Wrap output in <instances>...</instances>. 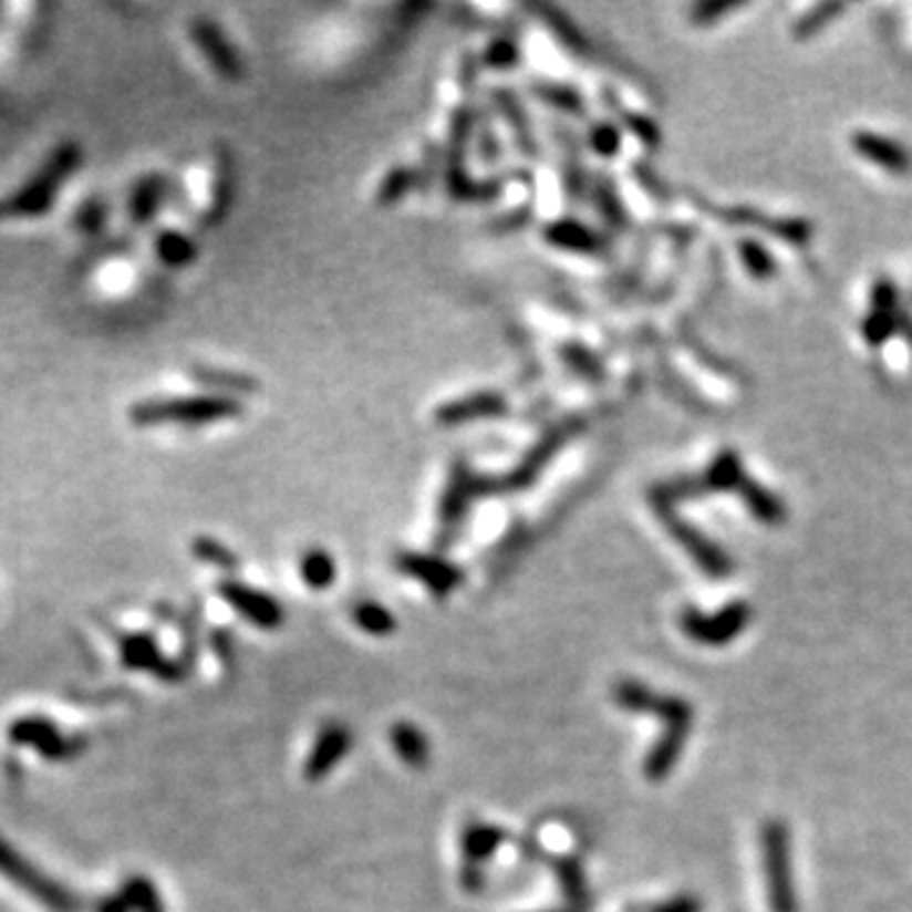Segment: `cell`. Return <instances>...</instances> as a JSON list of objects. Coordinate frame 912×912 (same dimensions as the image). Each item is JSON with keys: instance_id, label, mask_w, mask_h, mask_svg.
Listing matches in <instances>:
<instances>
[{"instance_id": "obj_1", "label": "cell", "mask_w": 912, "mask_h": 912, "mask_svg": "<svg viewBox=\"0 0 912 912\" xmlns=\"http://www.w3.org/2000/svg\"><path fill=\"white\" fill-rule=\"evenodd\" d=\"M84 160V151L76 143H61L49 153L41 168L23 183L19 190L0 200V221L13 218H39L54 208L59 193L64 190L66 180L79 170Z\"/></svg>"}, {"instance_id": "obj_2", "label": "cell", "mask_w": 912, "mask_h": 912, "mask_svg": "<svg viewBox=\"0 0 912 912\" xmlns=\"http://www.w3.org/2000/svg\"><path fill=\"white\" fill-rule=\"evenodd\" d=\"M243 406L239 398L216 396V393H190V396H160L137 401L129 408V421L139 428L153 426H208L218 421L239 418Z\"/></svg>"}, {"instance_id": "obj_3", "label": "cell", "mask_w": 912, "mask_h": 912, "mask_svg": "<svg viewBox=\"0 0 912 912\" xmlns=\"http://www.w3.org/2000/svg\"><path fill=\"white\" fill-rule=\"evenodd\" d=\"M0 874L6 877L8 882H13L15 888H21L25 894H31L33 900H39L41 905H46L54 912H76L79 900L72 892H66L61 884H56L51 877L43 874L39 867H33L29 859L15 852V849L8 844V841L0 837Z\"/></svg>"}, {"instance_id": "obj_4", "label": "cell", "mask_w": 912, "mask_h": 912, "mask_svg": "<svg viewBox=\"0 0 912 912\" xmlns=\"http://www.w3.org/2000/svg\"><path fill=\"white\" fill-rule=\"evenodd\" d=\"M479 487V475L469 469L467 462L456 459L449 469L442 502H438V546H446L459 532L471 502L481 497Z\"/></svg>"}, {"instance_id": "obj_5", "label": "cell", "mask_w": 912, "mask_h": 912, "mask_svg": "<svg viewBox=\"0 0 912 912\" xmlns=\"http://www.w3.org/2000/svg\"><path fill=\"white\" fill-rule=\"evenodd\" d=\"M190 41L218 76L228 79V82H239V79L243 76V64H241L239 51L234 49V43L228 41L224 29L216 21H210V19L193 21Z\"/></svg>"}, {"instance_id": "obj_6", "label": "cell", "mask_w": 912, "mask_h": 912, "mask_svg": "<svg viewBox=\"0 0 912 912\" xmlns=\"http://www.w3.org/2000/svg\"><path fill=\"white\" fill-rule=\"evenodd\" d=\"M507 408H510V403H507V398L499 391H475L467 393V396L442 403V406L434 411V421L442 428H456L471 424V421L499 418L507 414Z\"/></svg>"}, {"instance_id": "obj_7", "label": "cell", "mask_w": 912, "mask_h": 912, "mask_svg": "<svg viewBox=\"0 0 912 912\" xmlns=\"http://www.w3.org/2000/svg\"><path fill=\"white\" fill-rule=\"evenodd\" d=\"M11 740L29 745L49 760H66L79 753V740L69 738L46 717H21L11 725Z\"/></svg>"}, {"instance_id": "obj_8", "label": "cell", "mask_w": 912, "mask_h": 912, "mask_svg": "<svg viewBox=\"0 0 912 912\" xmlns=\"http://www.w3.org/2000/svg\"><path fill=\"white\" fill-rule=\"evenodd\" d=\"M396 566L401 573L416 578L424 583L434 595L452 593L462 581V570L449 560L438 556H426V552H401L396 558Z\"/></svg>"}, {"instance_id": "obj_9", "label": "cell", "mask_w": 912, "mask_h": 912, "mask_svg": "<svg viewBox=\"0 0 912 912\" xmlns=\"http://www.w3.org/2000/svg\"><path fill=\"white\" fill-rule=\"evenodd\" d=\"M542 239H546L550 247L568 253H581V257H599V253L607 251V239H603L595 228L585 226L581 218L573 216H563L550 221L542 228Z\"/></svg>"}, {"instance_id": "obj_10", "label": "cell", "mask_w": 912, "mask_h": 912, "mask_svg": "<svg viewBox=\"0 0 912 912\" xmlns=\"http://www.w3.org/2000/svg\"><path fill=\"white\" fill-rule=\"evenodd\" d=\"M656 510H660L666 530H670L674 538H677V542H680V546H684V550L692 552V558H695L697 563L707 570V573H715V576L723 573V570H725V556L713 546V542L705 538V535H699L695 528H692V525L680 520V517L672 512V505L656 502Z\"/></svg>"}, {"instance_id": "obj_11", "label": "cell", "mask_w": 912, "mask_h": 912, "mask_svg": "<svg viewBox=\"0 0 912 912\" xmlns=\"http://www.w3.org/2000/svg\"><path fill=\"white\" fill-rule=\"evenodd\" d=\"M852 147L859 157L870 160L884 173L905 175L912 170V155L898 143V139L870 133V129H859L852 137Z\"/></svg>"}, {"instance_id": "obj_12", "label": "cell", "mask_w": 912, "mask_h": 912, "mask_svg": "<svg viewBox=\"0 0 912 912\" xmlns=\"http://www.w3.org/2000/svg\"><path fill=\"white\" fill-rule=\"evenodd\" d=\"M218 591H221L224 599L231 603L241 616H247L257 626L274 629L279 626V621H282V609H279V603L267 593L253 591L249 589V585L236 583V581L221 583L218 585Z\"/></svg>"}, {"instance_id": "obj_13", "label": "cell", "mask_w": 912, "mask_h": 912, "mask_svg": "<svg viewBox=\"0 0 912 912\" xmlns=\"http://www.w3.org/2000/svg\"><path fill=\"white\" fill-rule=\"evenodd\" d=\"M168 198V178L160 173H151L139 178L129 190V221L135 226H151L160 214Z\"/></svg>"}, {"instance_id": "obj_14", "label": "cell", "mask_w": 912, "mask_h": 912, "mask_svg": "<svg viewBox=\"0 0 912 912\" xmlns=\"http://www.w3.org/2000/svg\"><path fill=\"white\" fill-rule=\"evenodd\" d=\"M493 100H495L497 112L502 114V120L507 122V125H510V133L515 137L517 147H520V153L530 155V157L538 155V139H535V135H532L528 110H525L520 96H517L510 90H497L493 94Z\"/></svg>"}, {"instance_id": "obj_15", "label": "cell", "mask_w": 912, "mask_h": 912, "mask_svg": "<svg viewBox=\"0 0 912 912\" xmlns=\"http://www.w3.org/2000/svg\"><path fill=\"white\" fill-rule=\"evenodd\" d=\"M190 379L198 385H204L206 393H216V396H228V398H239L251 396V393L259 391V381L249 373H236V371H218V367H204L196 365L190 367Z\"/></svg>"}, {"instance_id": "obj_16", "label": "cell", "mask_w": 912, "mask_h": 912, "mask_svg": "<svg viewBox=\"0 0 912 912\" xmlns=\"http://www.w3.org/2000/svg\"><path fill=\"white\" fill-rule=\"evenodd\" d=\"M153 249L155 257L160 259V265L170 269H188L200 253L198 243L188 234L178 231V228H165V231L157 234Z\"/></svg>"}, {"instance_id": "obj_17", "label": "cell", "mask_w": 912, "mask_h": 912, "mask_svg": "<svg viewBox=\"0 0 912 912\" xmlns=\"http://www.w3.org/2000/svg\"><path fill=\"white\" fill-rule=\"evenodd\" d=\"M348 745H350V735L345 727H340V725L328 727V730L320 735L318 745H314L310 760H307V776L322 778L342 756H345Z\"/></svg>"}, {"instance_id": "obj_18", "label": "cell", "mask_w": 912, "mask_h": 912, "mask_svg": "<svg viewBox=\"0 0 912 912\" xmlns=\"http://www.w3.org/2000/svg\"><path fill=\"white\" fill-rule=\"evenodd\" d=\"M122 660L139 672H155L157 677H173V666L160 656L151 636H127L122 644Z\"/></svg>"}, {"instance_id": "obj_19", "label": "cell", "mask_w": 912, "mask_h": 912, "mask_svg": "<svg viewBox=\"0 0 912 912\" xmlns=\"http://www.w3.org/2000/svg\"><path fill=\"white\" fill-rule=\"evenodd\" d=\"M535 100H540L542 104H548L560 114H568V117H583L585 114V100L583 94L570 84L560 82H535L532 84Z\"/></svg>"}, {"instance_id": "obj_20", "label": "cell", "mask_w": 912, "mask_h": 912, "mask_svg": "<svg viewBox=\"0 0 912 912\" xmlns=\"http://www.w3.org/2000/svg\"><path fill=\"white\" fill-rule=\"evenodd\" d=\"M745 477H743L740 456L735 452H723L715 456L713 464H709V469L705 471V477L697 479V485L699 489L709 493V489H735V487H740Z\"/></svg>"}, {"instance_id": "obj_21", "label": "cell", "mask_w": 912, "mask_h": 912, "mask_svg": "<svg viewBox=\"0 0 912 912\" xmlns=\"http://www.w3.org/2000/svg\"><path fill=\"white\" fill-rule=\"evenodd\" d=\"M560 357H563V363L578 375V379L591 383L603 381L601 361L595 357L593 350L581 345V342H563V345H560Z\"/></svg>"}, {"instance_id": "obj_22", "label": "cell", "mask_w": 912, "mask_h": 912, "mask_svg": "<svg viewBox=\"0 0 912 912\" xmlns=\"http://www.w3.org/2000/svg\"><path fill=\"white\" fill-rule=\"evenodd\" d=\"M107 221H110V206H107V200L100 196L86 198L84 204L76 208V214L72 218L76 231L86 236V239H96V236H102L104 231H107Z\"/></svg>"}, {"instance_id": "obj_23", "label": "cell", "mask_w": 912, "mask_h": 912, "mask_svg": "<svg viewBox=\"0 0 912 912\" xmlns=\"http://www.w3.org/2000/svg\"><path fill=\"white\" fill-rule=\"evenodd\" d=\"M300 573L307 585H312L314 591H322L335 581V560L324 550H307L300 560Z\"/></svg>"}, {"instance_id": "obj_24", "label": "cell", "mask_w": 912, "mask_h": 912, "mask_svg": "<svg viewBox=\"0 0 912 912\" xmlns=\"http://www.w3.org/2000/svg\"><path fill=\"white\" fill-rule=\"evenodd\" d=\"M520 59L522 49L515 37H497L481 51V64L495 69V72H512V69L520 66Z\"/></svg>"}, {"instance_id": "obj_25", "label": "cell", "mask_w": 912, "mask_h": 912, "mask_svg": "<svg viewBox=\"0 0 912 912\" xmlns=\"http://www.w3.org/2000/svg\"><path fill=\"white\" fill-rule=\"evenodd\" d=\"M591 190H593L595 208H599L603 221H607L611 228H624L626 214H624V206H621V200H619L616 188H613V183L609 178H603V175H599V178H595V183L591 186Z\"/></svg>"}, {"instance_id": "obj_26", "label": "cell", "mask_w": 912, "mask_h": 912, "mask_svg": "<svg viewBox=\"0 0 912 912\" xmlns=\"http://www.w3.org/2000/svg\"><path fill=\"white\" fill-rule=\"evenodd\" d=\"M540 13H542V19H546V23L552 29V33H556V37L560 39V43H563L568 51H573V54H578V56L589 54V41L583 39V33L578 31V25L573 21L566 19V15L560 11H556V8H540Z\"/></svg>"}, {"instance_id": "obj_27", "label": "cell", "mask_w": 912, "mask_h": 912, "mask_svg": "<svg viewBox=\"0 0 912 912\" xmlns=\"http://www.w3.org/2000/svg\"><path fill=\"white\" fill-rule=\"evenodd\" d=\"M416 183H418V175L411 168H403V165L401 168H393L379 186L375 200H379V206H396L406 193L416 188Z\"/></svg>"}, {"instance_id": "obj_28", "label": "cell", "mask_w": 912, "mask_h": 912, "mask_svg": "<svg viewBox=\"0 0 912 912\" xmlns=\"http://www.w3.org/2000/svg\"><path fill=\"white\" fill-rule=\"evenodd\" d=\"M393 745H396L398 756L411 766H424V760L428 758V743L414 725L393 727Z\"/></svg>"}, {"instance_id": "obj_29", "label": "cell", "mask_w": 912, "mask_h": 912, "mask_svg": "<svg viewBox=\"0 0 912 912\" xmlns=\"http://www.w3.org/2000/svg\"><path fill=\"white\" fill-rule=\"evenodd\" d=\"M621 145H624V135H621V127L611 120H601L591 125L589 129V147L591 151L603 157V160H611L621 153Z\"/></svg>"}, {"instance_id": "obj_30", "label": "cell", "mask_w": 912, "mask_h": 912, "mask_svg": "<svg viewBox=\"0 0 912 912\" xmlns=\"http://www.w3.org/2000/svg\"><path fill=\"white\" fill-rule=\"evenodd\" d=\"M740 493L745 497V502L750 505V510L756 512L760 520L766 522H776L780 515H784V507H780L778 499L768 493V489H763L758 481H750L745 479L740 485Z\"/></svg>"}, {"instance_id": "obj_31", "label": "cell", "mask_w": 912, "mask_h": 912, "mask_svg": "<svg viewBox=\"0 0 912 912\" xmlns=\"http://www.w3.org/2000/svg\"><path fill=\"white\" fill-rule=\"evenodd\" d=\"M122 898L127 900L129 912H163V902L157 898V890L151 882L137 877V880H129L122 890Z\"/></svg>"}, {"instance_id": "obj_32", "label": "cell", "mask_w": 912, "mask_h": 912, "mask_svg": "<svg viewBox=\"0 0 912 912\" xmlns=\"http://www.w3.org/2000/svg\"><path fill=\"white\" fill-rule=\"evenodd\" d=\"M355 621L357 626L367 634H391L393 626H396V621L388 613V609H383L381 603H373V601H365V603H357L355 607Z\"/></svg>"}, {"instance_id": "obj_33", "label": "cell", "mask_w": 912, "mask_h": 912, "mask_svg": "<svg viewBox=\"0 0 912 912\" xmlns=\"http://www.w3.org/2000/svg\"><path fill=\"white\" fill-rule=\"evenodd\" d=\"M894 328H898V322H894L890 307H874L862 322V335L870 345H882V342L890 340Z\"/></svg>"}, {"instance_id": "obj_34", "label": "cell", "mask_w": 912, "mask_h": 912, "mask_svg": "<svg viewBox=\"0 0 912 912\" xmlns=\"http://www.w3.org/2000/svg\"><path fill=\"white\" fill-rule=\"evenodd\" d=\"M738 251H740V259H743L745 269H748V274H753L756 279H768L776 271L774 257H770L768 249L760 247V243L743 239Z\"/></svg>"}, {"instance_id": "obj_35", "label": "cell", "mask_w": 912, "mask_h": 912, "mask_svg": "<svg viewBox=\"0 0 912 912\" xmlns=\"http://www.w3.org/2000/svg\"><path fill=\"white\" fill-rule=\"evenodd\" d=\"M228 198H231V165H228V160H218L214 180V204H210L208 210L210 221H216V218H221V214H226Z\"/></svg>"}, {"instance_id": "obj_36", "label": "cell", "mask_w": 912, "mask_h": 912, "mask_svg": "<svg viewBox=\"0 0 912 912\" xmlns=\"http://www.w3.org/2000/svg\"><path fill=\"white\" fill-rule=\"evenodd\" d=\"M193 552H196V558L204 560V563L210 566H218V568H234L236 566V558L234 552L228 550L221 542L214 540V538H198L193 542Z\"/></svg>"}, {"instance_id": "obj_37", "label": "cell", "mask_w": 912, "mask_h": 912, "mask_svg": "<svg viewBox=\"0 0 912 912\" xmlns=\"http://www.w3.org/2000/svg\"><path fill=\"white\" fill-rule=\"evenodd\" d=\"M499 839H502V835H499L497 829L471 827L469 835H464V849H467L471 857L481 859V857H487L489 852H493ZM467 852H464V854H467Z\"/></svg>"}, {"instance_id": "obj_38", "label": "cell", "mask_w": 912, "mask_h": 912, "mask_svg": "<svg viewBox=\"0 0 912 912\" xmlns=\"http://www.w3.org/2000/svg\"><path fill=\"white\" fill-rule=\"evenodd\" d=\"M841 11H844V6H831V3L817 6L811 13L804 15L801 23L796 25V33H798V37H811V33H819L823 25H827Z\"/></svg>"}, {"instance_id": "obj_39", "label": "cell", "mask_w": 912, "mask_h": 912, "mask_svg": "<svg viewBox=\"0 0 912 912\" xmlns=\"http://www.w3.org/2000/svg\"><path fill=\"white\" fill-rule=\"evenodd\" d=\"M738 8L743 6L740 3H699L692 8V21H695L697 25H709L717 21V15L721 13H733V11H738Z\"/></svg>"}, {"instance_id": "obj_40", "label": "cell", "mask_w": 912, "mask_h": 912, "mask_svg": "<svg viewBox=\"0 0 912 912\" xmlns=\"http://www.w3.org/2000/svg\"><path fill=\"white\" fill-rule=\"evenodd\" d=\"M475 143H477V151H479V155H481V160H487L489 165L493 163H497L499 160V143H497V137H495V133L493 129H481V125H479V120H477V127H475Z\"/></svg>"}, {"instance_id": "obj_41", "label": "cell", "mask_w": 912, "mask_h": 912, "mask_svg": "<svg viewBox=\"0 0 912 912\" xmlns=\"http://www.w3.org/2000/svg\"><path fill=\"white\" fill-rule=\"evenodd\" d=\"M100 912H129V905H127V900L122 898V892H120L117 898L104 900L102 905H100Z\"/></svg>"}]
</instances>
